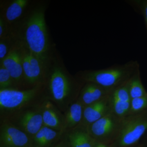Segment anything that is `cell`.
Segmentation results:
<instances>
[{
	"label": "cell",
	"instance_id": "cell-1",
	"mask_svg": "<svg viewBox=\"0 0 147 147\" xmlns=\"http://www.w3.org/2000/svg\"><path fill=\"white\" fill-rule=\"evenodd\" d=\"M48 6L47 1L32 2L23 17L11 27L18 39L45 65L56 49L45 20Z\"/></svg>",
	"mask_w": 147,
	"mask_h": 147
},
{
	"label": "cell",
	"instance_id": "cell-23",
	"mask_svg": "<svg viewBox=\"0 0 147 147\" xmlns=\"http://www.w3.org/2000/svg\"><path fill=\"white\" fill-rule=\"evenodd\" d=\"M147 109V95L131 100V106L128 115L139 113Z\"/></svg>",
	"mask_w": 147,
	"mask_h": 147
},
{
	"label": "cell",
	"instance_id": "cell-19",
	"mask_svg": "<svg viewBox=\"0 0 147 147\" xmlns=\"http://www.w3.org/2000/svg\"><path fill=\"white\" fill-rule=\"evenodd\" d=\"M127 88L131 99L147 95V92L141 80L140 71L135 74L128 81Z\"/></svg>",
	"mask_w": 147,
	"mask_h": 147
},
{
	"label": "cell",
	"instance_id": "cell-18",
	"mask_svg": "<svg viewBox=\"0 0 147 147\" xmlns=\"http://www.w3.org/2000/svg\"><path fill=\"white\" fill-rule=\"evenodd\" d=\"M63 132L43 126L32 138V143L36 147H45L58 139H61Z\"/></svg>",
	"mask_w": 147,
	"mask_h": 147
},
{
	"label": "cell",
	"instance_id": "cell-21",
	"mask_svg": "<svg viewBox=\"0 0 147 147\" xmlns=\"http://www.w3.org/2000/svg\"><path fill=\"white\" fill-rule=\"evenodd\" d=\"M17 89L14 81L7 69L0 65V90Z\"/></svg>",
	"mask_w": 147,
	"mask_h": 147
},
{
	"label": "cell",
	"instance_id": "cell-24",
	"mask_svg": "<svg viewBox=\"0 0 147 147\" xmlns=\"http://www.w3.org/2000/svg\"><path fill=\"white\" fill-rule=\"evenodd\" d=\"M11 32V27L0 15V39L5 37Z\"/></svg>",
	"mask_w": 147,
	"mask_h": 147
},
{
	"label": "cell",
	"instance_id": "cell-5",
	"mask_svg": "<svg viewBox=\"0 0 147 147\" xmlns=\"http://www.w3.org/2000/svg\"><path fill=\"white\" fill-rule=\"evenodd\" d=\"M147 131V109L128 115L123 119L120 134L111 146H136Z\"/></svg>",
	"mask_w": 147,
	"mask_h": 147
},
{
	"label": "cell",
	"instance_id": "cell-20",
	"mask_svg": "<svg viewBox=\"0 0 147 147\" xmlns=\"http://www.w3.org/2000/svg\"><path fill=\"white\" fill-rule=\"evenodd\" d=\"M18 40L16 35L12 31L8 35L0 39V63L2 62L16 46Z\"/></svg>",
	"mask_w": 147,
	"mask_h": 147
},
{
	"label": "cell",
	"instance_id": "cell-15",
	"mask_svg": "<svg viewBox=\"0 0 147 147\" xmlns=\"http://www.w3.org/2000/svg\"><path fill=\"white\" fill-rule=\"evenodd\" d=\"M112 113L110 96L85 107L81 124L88 127L96 121Z\"/></svg>",
	"mask_w": 147,
	"mask_h": 147
},
{
	"label": "cell",
	"instance_id": "cell-22",
	"mask_svg": "<svg viewBox=\"0 0 147 147\" xmlns=\"http://www.w3.org/2000/svg\"><path fill=\"white\" fill-rule=\"evenodd\" d=\"M126 2L143 16L147 32V0H127Z\"/></svg>",
	"mask_w": 147,
	"mask_h": 147
},
{
	"label": "cell",
	"instance_id": "cell-3",
	"mask_svg": "<svg viewBox=\"0 0 147 147\" xmlns=\"http://www.w3.org/2000/svg\"><path fill=\"white\" fill-rule=\"evenodd\" d=\"M139 71L138 62L131 60L102 69L80 70L74 75L84 84L91 82L114 90L126 84Z\"/></svg>",
	"mask_w": 147,
	"mask_h": 147
},
{
	"label": "cell",
	"instance_id": "cell-25",
	"mask_svg": "<svg viewBox=\"0 0 147 147\" xmlns=\"http://www.w3.org/2000/svg\"><path fill=\"white\" fill-rule=\"evenodd\" d=\"M94 147H112L111 145L106 144L103 143L96 142V144L95 145Z\"/></svg>",
	"mask_w": 147,
	"mask_h": 147
},
{
	"label": "cell",
	"instance_id": "cell-12",
	"mask_svg": "<svg viewBox=\"0 0 147 147\" xmlns=\"http://www.w3.org/2000/svg\"><path fill=\"white\" fill-rule=\"evenodd\" d=\"M127 82L115 89L110 96L112 113L121 119L128 115L131 106Z\"/></svg>",
	"mask_w": 147,
	"mask_h": 147
},
{
	"label": "cell",
	"instance_id": "cell-16",
	"mask_svg": "<svg viewBox=\"0 0 147 147\" xmlns=\"http://www.w3.org/2000/svg\"><path fill=\"white\" fill-rule=\"evenodd\" d=\"M41 108L43 126L63 132V113L49 100L43 101Z\"/></svg>",
	"mask_w": 147,
	"mask_h": 147
},
{
	"label": "cell",
	"instance_id": "cell-9",
	"mask_svg": "<svg viewBox=\"0 0 147 147\" xmlns=\"http://www.w3.org/2000/svg\"><path fill=\"white\" fill-rule=\"evenodd\" d=\"M22 42L18 40L16 46L0 63L7 69L17 89L20 90L26 89L22 64Z\"/></svg>",
	"mask_w": 147,
	"mask_h": 147
},
{
	"label": "cell",
	"instance_id": "cell-17",
	"mask_svg": "<svg viewBox=\"0 0 147 147\" xmlns=\"http://www.w3.org/2000/svg\"><path fill=\"white\" fill-rule=\"evenodd\" d=\"M84 108L83 105L77 100L63 113V133L82 123Z\"/></svg>",
	"mask_w": 147,
	"mask_h": 147
},
{
	"label": "cell",
	"instance_id": "cell-8",
	"mask_svg": "<svg viewBox=\"0 0 147 147\" xmlns=\"http://www.w3.org/2000/svg\"><path fill=\"white\" fill-rule=\"evenodd\" d=\"M23 43L22 64L26 89L44 84L47 73V65L41 61Z\"/></svg>",
	"mask_w": 147,
	"mask_h": 147
},
{
	"label": "cell",
	"instance_id": "cell-26",
	"mask_svg": "<svg viewBox=\"0 0 147 147\" xmlns=\"http://www.w3.org/2000/svg\"><path fill=\"white\" fill-rule=\"evenodd\" d=\"M147 142V137H146L143 141H142L139 145L133 147H144Z\"/></svg>",
	"mask_w": 147,
	"mask_h": 147
},
{
	"label": "cell",
	"instance_id": "cell-13",
	"mask_svg": "<svg viewBox=\"0 0 147 147\" xmlns=\"http://www.w3.org/2000/svg\"><path fill=\"white\" fill-rule=\"evenodd\" d=\"M113 90L95 83H86L82 87L77 100L85 108L107 98Z\"/></svg>",
	"mask_w": 147,
	"mask_h": 147
},
{
	"label": "cell",
	"instance_id": "cell-4",
	"mask_svg": "<svg viewBox=\"0 0 147 147\" xmlns=\"http://www.w3.org/2000/svg\"><path fill=\"white\" fill-rule=\"evenodd\" d=\"M45 100L44 84L26 89L0 90V121L17 110Z\"/></svg>",
	"mask_w": 147,
	"mask_h": 147
},
{
	"label": "cell",
	"instance_id": "cell-14",
	"mask_svg": "<svg viewBox=\"0 0 147 147\" xmlns=\"http://www.w3.org/2000/svg\"><path fill=\"white\" fill-rule=\"evenodd\" d=\"M69 147H94L96 141L89 132L88 127L79 125L63 133Z\"/></svg>",
	"mask_w": 147,
	"mask_h": 147
},
{
	"label": "cell",
	"instance_id": "cell-2",
	"mask_svg": "<svg viewBox=\"0 0 147 147\" xmlns=\"http://www.w3.org/2000/svg\"><path fill=\"white\" fill-rule=\"evenodd\" d=\"M84 84L69 73L56 49L47 63L44 84L45 100L53 102L64 113L78 100Z\"/></svg>",
	"mask_w": 147,
	"mask_h": 147
},
{
	"label": "cell",
	"instance_id": "cell-28",
	"mask_svg": "<svg viewBox=\"0 0 147 147\" xmlns=\"http://www.w3.org/2000/svg\"><path fill=\"white\" fill-rule=\"evenodd\" d=\"M144 147H147V143H146V144L145 145V146H144Z\"/></svg>",
	"mask_w": 147,
	"mask_h": 147
},
{
	"label": "cell",
	"instance_id": "cell-6",
	"mask_svg": "<svg viewBox=\"0 0 147 147\" xmlns=\"http://www.w3.org/2000/svg\"><path fill=\"white\" fill-rule=\"evenodd\" d=\"M42 102L17 110L0 121L8 122L32 139L43 126Z\"/></svg>",
	"mask_w": 147,
	"mask_h": 147
},
{
	"label": "cell",
	"instance_id": "cell-7",
	"mask_svg": "<svg viewBox=\"0 0 147 147\" xmlns=\"http://www.w3.org/2000/svg\"><path fill=\"white\" fill-rule=\"evenodd\" d=\"M123 120L112 112L90 125L88 129L96 142L111 145L118 137Z\"/></svg>",
	"mask_w": 147,
	"mask_h": 147
},
{
	"label": "cell",
	"instance_id": "cell-11",
	"mask_svg": "<svg viewBox=\"0 0 147 147\" xmlns=\"http://www.w3.org/2000/svg\"><path fill=\"white\" fill-rule=\"evenodd\" d=\"M32 2L30 0L1 2L0 15L11 27L23 17Z\"/></svg>",
	"mask_w": 147,
	"mask_h": 147
},
{
	"label": "cell",
	"instance_id": "cell-27",
	"mask_svg": "<svg viewBox=\"0 0 147 147\" xmlns=\"http://www.w3.org/2000/svg\"><path fill=\"white\" fill-rule=\"evenodd\" d=\"M64 142H62V143H61L60 144L58 145V146H56L55 147H65V145L64 146L63 144Z\"/></svg>",
	"mask_w": 147,
	"mask_h": 147
},
{
	"label": "cell",
	"instance_id": "cell-10",
	"mask_svg": "<svg viewBox=\"0 0 147 147\" xmlns=\"http://www.w3.org/2000/svg\"><path fill=\"white\" fill-rule=\"evenodd\" d=\"M0 140L2 147H26L32 142L28 135L5 121H0Z\"/></svg>",
	"mask_w": 147,
	"mask_h": 147
}]
</instances>
